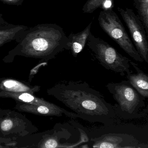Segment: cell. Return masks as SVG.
<instances>
[{
  "label": "cell",
  "instance_id": "obj_8",
  "mask_svg": "<svg viewBox=\"0 0 148 148\" xmlns=\"http://www.w3.org/2000/svg\"><path fill=\"white\" fill-rule=\"evenodd\" d=\"M36 129L28 120L17 112L6 110L0 117V133L7 138L24 136L35 132Z\"/></svg>",
  "mask_w": 148,
  "mask_h": 148
},
{
  "label": "cell",
  "instance_id": "obj_11",
  "mask_svg": "<svg viewBox=\"0 0 148 148\" xmlns=\"http://www.w3.org/2000/svg\"><path fill=\"white\" fill-rule=\"evenodd\" d=\"M136 73L126 74V78L132 86L145 99L148 97V75L141 70L137 64L130 61Z\"/></svg>",
  "mask_w": 148,
  "mask_h": 148
},
{
  "label": "cell",
  "instance_id": "obj_17",
  "mask_svg": "<svg viewBox=\"0 0 148 148\" xmlns=\"http://www.w3.org/2000/svg\"><path fill=\"white\" fill-rule=\"evenodd\" d=\"M4 4L14 5H19L23 3L24 0H0Z\"/></svg>",
  "mask_w": 148,
  "mask_h": 148
},
{
  "label": "cell",
  "instance_id": "obj_20",
  "mask_svg": "<svg viewBox=\"0 0 148 148\" xmlns=\"http://www.w3.org/2000/svg\"><path fill=\"white\" fill-rule=\"evenodd\" d=\"M4 111H5V110H0V117L4 114L5 112H4Z\"/></svg>",
  "mask_w": 148,
  "mask_h": 148
},
{
  "label": "cell",
  "instance_id": "obj_16",
  "mask_svg": "<svg viewBox=\"0 0 148 148\" xmlns=\"http://www.w3.org/2000/svg\"><path fill=\"white\" fill-rule=\"evenodd\" d=\"M114 0H87L82 8L84 13L91 14L98 8L106 10V4H108L109 8L112 9L110 4L113 6Z\"/></svg>",
  "mask_w": 148,
  "mask_h": 148
},
{
  "label": "cell",
  "instance_id": "obj_1",
  "mask_svg": "<svg viewBox=\"0 0 148 148\" xmlns=\"http://www.w3.org/2000/svg\"><path fill=\"white\" fill-rule=\"evenodd\" d=\"M47 93L73 111L78 118L85 121L104 125L121 123L114 105L107 102L99 91L86 82L61 81L48 89Z\"/></svg>",
  "mask_w": 148,
  "mask_h": 148
},
{
  "label": "cell",
  "instance_id": "obj_3",
  "mask_svg": "<svg viewBox=\"0 0 148 148\" xmlns=\"http://www.w3.org/2000/svg\"><path fill=\"white\" fill-rule=\"evenodd\" d=\"M106 87L116 102L114 104V109L120 119H138L147 115L148 109L145 108V98L129 81L110 83L106 85Z\"/></svg>",
  "mask_w": 148,
  "mask_h": 148
},
{
  "label": "cell",
  "instance_id": "obj_5",
  "mask_svg": "<svg viewBox=\"0 0 148 148\" xmlns=\"http://www.w3.org/2000/svg\"><path fill=\"white\" fill-rule=\"evenodd\" d=\"M86 45L92 55L106 70L124 76L132 72L130 60L119 53L115 48L100 38L90 33Z\"/></svg>",
  "mask_w": 148,
  "mask_h": 148
},
{
  "label": "cell",
  "instance_id": "obj_18",
  "mask_svg": "<svg viewBox=\"0 0 148 148\" xmlns=\"http://www.w3.org/2000/svg\"><path fill=\"white\" fill-rule=\"evenodd\" d=\"M9 23L7 22L3 18L1 14H0V28H3L9 25Z\"/></svg>",
  "mask_w": 148,
  "mask_h": 148
},
{
  "label": "cell",
  "instance_id": "obj_10",
  "mask_svg": "<svg viewBox=\"0 0 148 148\" xmlns=\"http://www.w3.org/2000/svg\"><path fill=\"white\" fill-rule=\"evenodd\" d=\"M92 23V21L89 23L82 32L76 34L71 33L67 37L68 41L65 50H70L74 58H77L85 47L89 35L91 33Z\"/></svg>",
  "mask_w": 148,
  "mask_h": 148
},
{
  "label": "cell",
  "instance_id": "obj_9",
  "mask_svg": "<svg viewBox=\"0 0 148 148\" xmlns=\"http://www.w3.org/2000/svg\"><path fill=\"white\" fill-rule=\"evenodd\" d=\"M15 109L20 111L38 115L56 116L57 117L62 116L64 115L72 119L78 118V116L76 113L68 111L55 104L49 102L47 103L40 104L18 102L17 103Z\"/></svg>",
  "mask_w": 148,
  "mask_h": 148
},
{
  "label": "cell",
  "instance_id": "obj_15",
  "mask_svg": "<svg viewBox=\"0 0 148 148\" xmlns=\"http://www.w3.org/2000/svg\"><path fill=\"white\" fill-rule=\"evenodd\" d=\"M137 16L142 22L147 35L148 34V0H133Z\"/></svg>",
  "mask_w": 148,
  "mask_h": 148
},
{
  "label": "cell",
  "instance_id": "obj_7",
  "mask_svg": "<svg viewBox=\"0 0 148 148\" xmlns=\"http://www.w3.org/2000/svg\"><path fill=\"white\" fill-rule=\"evenodd\" d=\"M117 10L128 27L136 49L148 64V41L143 25L132 9L118 8Z\"/></svg>",
  "mask_w": 148,
  "mask_h": 148
},
{
  "label": "cell",
  "instance_id": "obj_2",
  "mask_svg": "<svg viewBox=\"0 0 148 148\" xmlns=\"http://www.w3.org/2000/svg\"><path fill=\"white\" fill-rule=\"evenodd\" d=\"M67 41L66 34L58 25H38L24 32L18 45L5 59L11 60L18 55L47 61L65 50Z\"/></svg>",
  "mask_w": 148,
  "mask_h": 148
},
{
  "label": "cell",
  "instance_id": "obj_13",
  "mask_svg": "<svg viewBox=\"0 0 148 148\" xmlns=\"http://www.w3.org/2000/svg\"><path fill=\"white\" fill-rule=\"evenodd\" d=\"M28 28L22 25L9 24L7 26L0 28V47L13 40L18 42L23 33Z\"/></svg>",
  "mask_w": 148,
  "mask_h": 148
},
{
  "label": "cell",
  "instance_id": "obj_12",
  "mask_svg": "<svg viewBox=\"0 0 148 148\" xmlns=\"http://www.w3.org/2000/svg\"><path fill=\"white\" fill-rule=\"evenodd\" d=\"M40 90L39 86H32L26 82L11 78L0 79V90L15 93H27L34 94Z\"/></svg>",
  "mask_w": 148,
  "mask_h": 148
},
{
  "label": "cell",
  "instance_id": "obj_4",
  "mask_svg": "<svg viewBox=\"0 0 148 148\" xmlns=\"http://www.w3.org/2000/svg\"><path fill=\"white\" fill-rule=\"evenodd\" d=\"M110 131L103 129H94L99 134L89 139L90 147L97 148H148V141L141 140L138 134H141L142 127L127 124L123 131H113L109 125H106Z\"/></svg>",
  "mask_w": 148,
  "mask_h": 148
},
{
  "label": "cell",
  "instance_id": "obj_6",
  "mask_svg": "<svg viewBox=\"0 0 148 148\" xmlns=\"http://www.w3.org/2000/svg\"><path fill=\"white\" fill-rule=\"evenodd\" d=\"M102 30L131 58L143 63V60L134 46L117 14L112 9L103 10L98 18Z\"/></svg>",
  "mask_w": 148,
  "mask_h": 148
},
{
  "label": "cell",
  "instance_id": "obj_14",
  "mask_svg": "<svg viewBox=\"0 0 148 148\" xmlns=\"http://www.w3.org/2000/svg\"><path fill=\"white\" fill-rule=\"evenodd\" d=\"M0 97L12 98L18 102L36 104L47 103L48 102L43 99L35 97L33 94L27 92L15 93L0 90Z\"/></svg>",
  "mask_w": 148,
  "mask_h": 148
},
{
  "label": "cell",
  "instance_id": "obj_19",
  "mask_svg": "<svg viewBox=\"0 0 148 148\" xmlns=\"http://www.w3.org/2000/svg\"><path fill=\"white\" fill-rule=\"evenodd\" d=\"M78 148H90V147L89 145L87 144H86L81 145L80 146H79Z\"/></svg>",
  "mask_w": 148,
  "mask_h": 148
}]
</instances>
